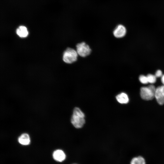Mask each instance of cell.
I'll return each mask as SVG.
<instances>
[{
	"label": "cell",
	"mask_w": 164,
	"mask_h": 164,
	"mask_svg": "<svg viewBox=\"0 0 164 164\" xmlns=\"http://www.w3.org/2000/svg\"><path fill=\"white\" fill-rule=\"evenodd\" d=\"M155 97L160 105L164 104V85L157 87L156 89Z\"/></svg>",
	"instance_id": "5b68a950"
},
{
	"label": "cell",
	"mask_w": 164,
	"mask_h": 164,
	"mask_svg": "<svg viewBox=\"0 0 164 164\" xmlns=\"http://www.w3.org/2000/svg\"><path fill=\"white\" fill-rule=\"evenodd\" d=\"M127 30L125 27L123 25H118L114 29L113 33L114 36L117 38L124 37L126 34Z\"/></svg>",
	"instance_id": "8992f818"
},
{
	"label": "cell",
	"mask_w": 164,
	"mask_h": 164,
	"mask_svg": "<svg viewBox=\"0 0 164 164\" xmlns=\"http://www.w3.org/2000/svg\"><path fill=\"white\" fill-rule=\"evenodd\" d=\"M53 159L56 161L62 162L66 159V155L64 152L60 149H57L55 151L53 155Z\"/></svg>",
	"instance_id": "52a82bcc"
},
{
	"label": "cell",
	"mask_w": 164,
	"mask_h": 164,
	"mask_svg": "<svg viewBox=\"0 0 164 164\" xmlns=\"http://www.w3.org/2000/svg\"><path fill=\"white\" fill-rule=\"evenodd\" d=\"M130 164H146V162L143 156L139 155L133 157L130 161Z\"/></svg>",
	"instance_id": "8fae6325"
},
{
	"label": "cell",
	"mask_w": 164,
	"mask_h": 164,
	"mask_svg": "<svg viewBox=\"0 0 164 164\" xmlns=\"http://www.w3.org/2000/svg\"><path fill=\"white\" fill-rule=\"evenodd\" d=\"M19 143L23 145H27L29 144L30 142L29 135L26 133L22 134L18 138Z\"/></svg>",
	"instance_id": "ba28073f"
},
{
	"label": "cell",
	"mask_w": 164,
	"mask_h": 164,
	"mask_svg": "<svg viewBox=\"0 0 164 164\" xmlns=\"http://www.w3.org/2000/svg\"><path fill=\"white\" fill-rule=\"evenodd\" d=\"M155 75L156 77H161L163 75L162 71L160 70H157L155 72Z\"/></svg>",
	"instance_id": "5bb4252c"
},
{
	"label": "cell",
	"mask_w": 164,
	"mask_h": 164,
	"mask_svg": "<svg viewBox=\"0 0 164 164\" xmlns=\"http://www.w3.org/2000/svg\"><path fill=\"white\" fill-rule=\"evenodd\" d=\"M16 32L18 36L21 38L26 37L28 35L27 28L24 26H20L17 29Z\"/></svg>",
	"instance_id": "30bf717a"
},
{
	"label": "cell",
	"mask_w": 164,
	"mask_h": 164,
	"mask_svg": "<svg viewBox=\"0 0 164 164\" xmlns=\"http://www.w3.org/2000/svg\"><path fill=\"white\" fill-rule=\"evenodd\" d=\"M161 81L163 85H164V74L161 77Z\"/></svg>",
	"instance_id": "9a60e30c"
},
{
	"label": "cell",
	"mask_w": 164,
	"mask_h": 164,
	"mask_svg": "<svg viewBox=\"0 0 164 164\" xmlns=\"http://www.w3.org/2000/svg\"><path fill=\"white\" fill-rule=\"evenodd\" d=\"M148 83L151 84L155 83L156 80V77L155 75L149 74L147 76Z\"/></svg>",
	"instance_id": "7c38bea8"
},
{
	"label": "cell",
	"mask_w": 164,
	"mask_h": 164,
	"mask_svg": "<svg viewBox=\"0 0 164 164\" xmlns=\"http://www.w3.org/2000/svg\"><path fill=\"white\" fill-rule=\"evenodd\" d=\"M139 80L141 83L144 84H146L148 83L147 76L141 75L139 77Z\"/></svg>",
	"instance_id": "4fadbf2b"
},
{
	"label": "cell",
	"mask_w": 164,
	"mask_h": 164,
	"mask_svg": "<svg viewBox=\"0 0 164 164\" xmlns=\"http://www.w3.org/2000/svg\"><path fill=\"white\" fill-rule=\"evenodd\" d=\"M117 101L122 104H126L129 101V98L126 93L122 92L117 95L116 97Z\"/></svg>",
	"instance_id": "9c48e42d"
},
{
	"label": "cell",
	"mask_w": 164,
	"mask_h": 164,
	"mask_svg": "<svg viewBox=\"0 0 164 164\" xmlns=\"http://www.w3.org/2000/svg\"><path fill=\"white\" fill-rule=\"evenodd\" d=\"M156 88L152 84L147 87H142L140 90V95L141 98L145 100H150L155 97Z\"/></svg>",
	"instance_id": "7a4b0ae2"
},
{
	"label": "cell",
	"mask_w": 164,
	"mask_h": 164,
	"mask_svg": "<svg viewBox=\"0 0 164 164\" xmlns=\"http://www.w3.org/2000/svg\"><path fill=\"white\" fill-rule=\"evenodd\" d=\"M76 51L79 56L86 57L91 53V50L89 46L84 42L77 44L76 46Z\"/></svg>",
	"instance_id": "277c9868"
},
{
	"label": "cell",
	"mask_w": 164,
	"mask_h": 164,
	"mask_svg": "<svg viewBox=\"0 0 164 164\" xmlns=\"http://www.w3.org/2000/svg\"><path fill=\"white\" fill-rule=\"evenodd\" d=\"M78 55L75 49L68 48L63 53V59L64 62L67 63H72L77 60Z\"/></svg>",
	"instance_id": "3957f363"
},
{
	"label": "cell",
	"mask_w": 164,
	"mask_h": 164,
	"mask_svg": "<svg viewBox=\"0 0 164 164\" xmlns=\"http://www.w3.org/2000/svg\"><path fill=\"white\" fill-rule=\"evenodd\" d=\"M71 121L73 126L76 128L82 127L85 123V115L78 108H75L73 111Z\"/></svg>",
	"instance_id": "6da1fadb"
}]
</instances>
